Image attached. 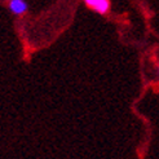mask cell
Instances as JSON below:
<instances>
[{
  "label": "cell",
  "mask_w": 159,
  "mask_h": 159,
  "mask_svg": "<svg viewBox=\"0 0 159 159\" xmlns=\"http://www.w3.org/2000/svg\"><path fill=\"white\" fill-rule=\"evenodd\" d=\"M85 5H88L91 9L96 11L100 14H105L109 12L110 2L109 0H84Z\"/></svg>",
  "instance_id": "7a4b0ae2"
},
{
  "label": "cell",
  "mask_w": 159,
  "mask_h": 159,
  "mask_svg": "<svg viewBox=\"0 0 159 159\" xmlns=\"http://www.w3.org/2000/svg\"><path fill=\"white\" fill-rule=\"evenodd\" d=\"M8 8L14 16H22L29 11V3L26 0H8Z\"/></svg>",
  "instance_id": "6da1fadb"
}]
</instances>
